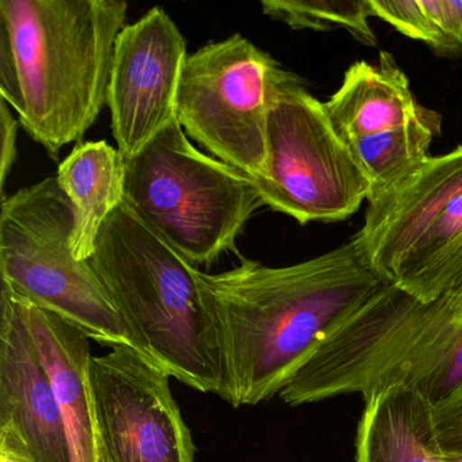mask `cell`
<instances>
[{"label":"cell","mask_w":462,"mask_h":462,"mask_svg":"<svg viewBox=\"0 0 462 462\" xmlns=\"http://www.w3.org/2000/svg\"><path fill=\"white\" fill-rule=\"evenodd\" d=\"M385 283L353 239L291 266L197 270L223 356L221 399L239 408L278 396L327 334Z\"/></svg>","instance_id":"obj_1"},{"label":"cell","mask_w":462,"mask_h":462,"mask_svg":"<svg viewBox=\"0 0 462 462\" xmlns=\"http://www.w3.org/2000/svg\"><path fill=\"white\" fill-rule=\"evenodd\" d=\"M124 0H0V26L17 59L18 120L53 159L82 143L109 96Z\"/></svg>","instance_id":"obj_2"},{"label":"cell","mask_w":462,"mask_h":462,"mask_svg":"<svg viewBox=\"0 0 462 462\" xmlns=\"http://www.w3.org/2000/svg\"><path fill=\"white\" fill-rule=\"evenodd\" d=\"M123 319L132 347L170 377L223 397V356L197 286V267L123 202L90 259Z\"/></svg>","instance_id":"obj_3"},{"label":"cell","mask_w":462,"mask_h":462,"mask_svg":"<svg viewBox=\"0 0 462 462\" xmlns=\"http://www.w3.org/2000/svg\"><path fill=\"white\" fill-rule=\"evenodd\" d=\"M462 340V289L423 302L385 283L316 347L278 397L312 404L347 394L365 402L389 389L423 393Z\"/></svg>","instance_id":"obj_4"},{"label":"cell","mask_w":462,"mask_h":462,"mask_svg":"<svg viewBox=\"0 0 462 462\" xmlns=\"http://www.w3.org/2000/svg\"><path fill=\"white\" fill-rule=\"evenodd\" d=\"M124 202L197 269L236 251L263 205L250 175L199 152L178 120L125 159Z\"/></svg>","instance_id":"obj_5"},{"label":"cell","mask_w":462,"mask_h":462,"mask_svg":"<svg viewBox=\"0 0 462 462\" xmlns=\"http://www.w3.org/2000/svg\"><path fill=\"white\" fill-rule=\"evenodd\" d=\"M74 223V208L56 177L2 199V282L99 345L132 346L128 329L90 261L72 255Z\"/></svg>","instance_id":"obj_6"},{"label":"cell","mask_w":462,"mask_h":462,"mask_svg":"<svg viewBox=\"0 0 462 462\" xmlns=\"http://www.w3.org/2000/svg\"><path fill=\"white\" fill-rule=\"evenodd\" d=\"M253 180L263 205L301 226L346 220L370 196L324 102L297 75L280 86L270 105L266 174Z\"/></svg>","instance_id":"obj_7"},{"label":"cell","mask_w":462,"mask_h":462,"mask_svg":"<svg viewBox=\"0 0 462 462\" xmlns=\"http://www.w3.org/2000/svg\"><path fill=\"white\" fill-rule=\"evenodd\" d=\"M294 77L240 33L209 42L186 59L178 123L218 161L251 178L263 177L270 105Z\"/></svg>","instance_id":"obj_8"},{"label":"cell","mask_w":462,"mask_h":462,"mask_svg":"<svg viewBox=\"0 0 462 462\" xmlns=\"http://www.w3.org/2000/svg\"><path fill=\"white\" fill-rule=\"evenodd\" d=\"M99 462H194L170 375L132 346L90 361Z\"/></svg>","instance_id":"obj_9"},{"label":"cell","mask_w":462,"mask_h":462,"mask_svg":"<svg viewBox=\"0 0 462 462\" xmlns=\"http://www.w3.org/2000/svg\"><path fill=\"white\" fill-rule=\"evenodd\" d=\"M188 44L163 7L125 26L116 42L107 106L117 150L136 156L177 120Z\"/></svg>","instance_id":"obj_10"},{"label":"cell","mask_w":462,"mask_h":462,"mask_svg":"<svg viewBox=\"0 0 462 462\" xmlns=\"http://www.w3.org/2000/svg\"><path fill=\"white\" fill-rule=\"evenodd\" d=\"M0 450L26 462H71L69 435L34 342L25 300L0 291Z\"/></svg>","instance_id":"obj_11"},{"label":"cell","mask_w":462,"mask_h":462,"mask_svg":"<svg viewBox=\"0 0 462 462\" xmlns=\"http://www.w3.org/2000/svg\"><path fill=\"white\" fill-rule=\"evenodd\" d=\"M462 197V144L434 156L404 185L369 202L353 237L373 270L391 283L419 235L453 199Z\"/></svg>","instance_id":"obj_12"},{"label":"cell","mask_w":462,"mask_h":462,"mask_svg":"<svg viewBox=\"0 0 462 462\" xmlns=\"http://www.w3.org/2000/svg\"><path fill=\"white\" fill-rule=\"evenodd\" d=\"M23 300L34 342L66 424L71 462H99L90 383V337L60 316Z\"/></svg>","instance_id":"obj_13"},{"label":"cell","mask_w":462,"mask_h":462,"mask_svg":"<svg viewBox=\"0 0 462 462\" xmlns=\"http://www.w3.org/2000/svg\"><path fill=\"white\" fill-rule=\"evenodd\" d=\"M324 106L335 131L347 144L400 128L427 110L418 104L407 75L388 52H381L375 64L354 63Z\"/></svg>","instance_id":"obj_14"},{"label":"cell","mask_w":462,"mask_h":462,"mask_svg":"<svg viewBox=\"0 0 462 462\" xmlns=\"http://www.w3.org/2000/svg\"><path fill=\"white\" fill-rule=\"evenodd\" d=\"M56 178L74 208L72 255L88 262L102 226L125 199V158L105 140L79 143L59 166Z\"/></svg>","instance_id":"obj_15"},{"label":"cell","mask_w":462,"mask_h":462,"mask_svg":"<svg viewBox=\"0 0 462 462\" xmlns=\"http://www.w3.org/2000/svg\"><path fill=\"white\" fill-rule=\"evenodd\" d=\"M432 407L411 388L389 389L365 402L356 462H446L435 438Z\"/></svg>","instance_id":"obj_16"},{"label":"cell","mask_w":462,"mask_h":462,"mask_svg":"<svg viewBox=\"0 0 462 462\" xmlns=\"http://www.w3.org/2000/svg\"><path fill=\"white\" fill-rule=\"evenodd\" d=\"M392 285L423 302L462 289V197L448 202L419 235Z\"/></svg>","instance_id":"obj_17"},{"label":"cell","mask_w":462,"mask_h":462,"mask_svg":"<svg viewBox=\"0 0 462 462\" xmlns=\"http://www.w3.org/2000/svg\"><path fill=\"white\" fill-rule=\"evenodd\" d=\"M439 134V116L427 109L400 128L348 143L370 185L367 202L377 201L408 182L431 158L430 147Z\"/></svg>","instance_id":"obj_18"},{"label":"cell","mask_w":462,"mask_h":462,"mask_svg":"<svg viewBox=\"0 0 462 462\" xmlns=\"http://www.w3.org/2000/svg\"><path fill=\"white\" fill-rule=\"evenodd\" d=\"M375 18L440 56L462 55V0H370Z\"/></svg>","instance_id":"obj_19"},{"label":"cell","mask_w":462,"mask_h":462,"mask_svg":"<svg viewBox=\"0 0 462 462\" xmlns=\"http://www.w3.org/2000/svg\"><path fill=\"white\" fill-rule=\"evenodd\" d=\"M261 6L263 14L282 21L294 31L310 29L316 32H331L343 29L366 47L377 45L374 32L369 25L370 18L374 17L370 0H263Z\"/></svg>","instance_id":"obj_20"},{"label":"cell","mask_w":462,"mask_h":462,"mask_svg":"<svg viewBox=\"0 0 462 462\" xmlns=\"http://www.w3.org/2000/svg\"><path fill=\"white\" fill-rule=\"evenodd\" d=\"M434 432L443 450H462V386L432 407Z\"/></svg>","instance_id":"obj_21"},{"label":"cell","mask_w":462,"mask_h":462,"mask_svg":"<svg viewBox=\"0 0 462 462\" xmlns=\"http://www.w3.org/2000/svg\"><path fill=\"white\" fill-rule=\"evenodd\" d=\"M0 98L9 104L15 113L23 106L20 75H18L17 59L9 34L0 26Z\"/></svg>","instance_id":"obj_22"},{"label":"cell","mask_w":462,"mask_h":462,"mask_svg":"<svg viewBox=\"0 0 462 462\" xmlns=\"http://www.w3.org/2000/svg\"><path fill=\"white\" fill-rule=\"evenodd\" d=\"M17 132L18 121L13 117L9 104L0 98V134H2V156H0V186H2V199L6 197L7 178L17 161Z\"/></svg>","instance_id":"obj_23"},{"label":"cell","mask_w":462,"mask_h":462,"mask_svg":"<svg viewBox=\"0 0 462 462\" xmlns=\"http://www.w3.org/2000/svg\"><path fill=\"white\" fill-rule=\"evenodd\" d=\"M462 386V340L457 350L451 356L450 361L446 365L445 369L434 378L431 383L423 392V396L432 405L445 400L453 392ZM420 393V392H419Z\"/></svg>","instance_id":"obj_24"},{"label":"cell","mask_w":462,"mask_h":462,"mask_svg":"<svg viewBox=\"0 0 462 462\" xmlns=\"http://www.w3.org/2000/svg\"><path fill=\"white\" fill-rule=\"evenodd\" d=\"M440 457L446 462H462V450H443L439 448Z\"/></svg>","instance_id":"obj_25"},{"label":"cell","mask_w":462,"mask_h":462,"mask_svg":"<svg viewBox=\"0 0 462 462\" xmlns=\"http://www.w3.org/2000/svg\"><path fill=\"white\" fill-rule=\"evenodd\" d=\"M0 462H26L23 461L20 457L14 456V454L7 453V451L0 450Z\"/></svg>","instance_id":"obj_26"}]
</instances>
